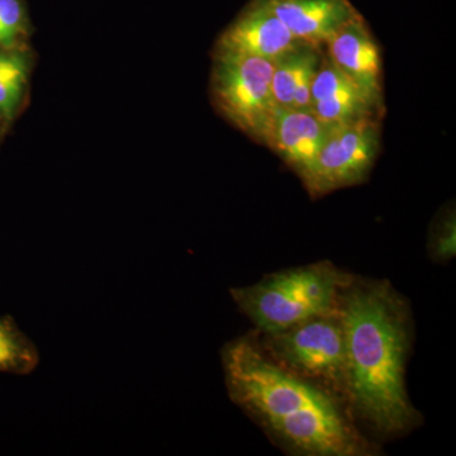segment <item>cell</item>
<instances>
[{"mask_svg": "<svg viewBox=\"0 0 456 456\" xmlns=\"http://www.w3.org/2000/svg\"><path fill=\"white\" fill-rule=\"evenodd\" d=\"M380 151L379 119L327 128L308 193L322 197L368 178Z\"/></svg>", "mask_w": 456, "mask_h": 456, "instance_id": "obj_6", "label": "cell"}, {"mask_svg": "<svg viewBox=\"0 0 456 456\" xmlns=\"http://www.w3.org/2000/svg\"><path fill=\"white\" fill-rule=\"evenodd\" d=\"M311 112L326 128H331L364 119H380L383 108L373 103L323 50L312 83Z\"/></svg>", "mask_w": 456, "mask_h": 456, "instance_id": "obj_8", "label": "cell"}, {"mask_svg": "<svg viewBox=\"0 0 456 456\" xmlns=\"http://www.w3.org/2000/svg\"><path fill=\"white\" fill-rule=\"evenodd\" d=\"M275 16L305 44L325 46L345 23L358 16L349 0H265Z\"/></svg>", "mask_w": 456, "mask_h": 456, "instance_id": "obj_11", "label": "cell"}, {"mask_svg": "<svg viewBox=\"0 0 456 456\" xmlns=\"http://www.w3.org/2000/svg\"><path fill=\"white\" fill-rule=\"evenodd\" d=\"M28 20L22 0H0V49L25 46Z\"/></svg>", "mask_w": 456, "mask_h": 456, "instance_id": "obj_15", "label": "cell"}, {"mask_svg": "<svg viewBox=\"0 0 456 456\" xmlns=\"http://www.w3.org/2000/svg\"><path fill=\"white\" fill-rule=\"evenodd\" d=\"M32 56L25 46L0 49V121L9 128L22 110Z\"/></svg>", "mask_w": 456, "mask_h": 456, "instance_id": "obj_13", "label": "cell"}, {"mask_svg": "<svg viewBox=\"0 0 456 456\" xmlns=\"http://www.w3.org/2000/svg\"><path fill=\"white\" fill-rule=\"evenodd\" d=\"M323 55V46L302 44L274 61L272 89L281 108L311 112V89Z\"/></svg>", "mask_w": 456, "mask_h": 456, "instance_id": "obj_12", "label": "cell"}, {"mask_svg": "<svg viewBox=\"0 0 456 456\" xmlns=\"http://www.w3.org/2000/svg\"><path fill=\"white\" fill-rule=\"evenodd\" d=\"M40 362L38 347L16 320L7 314L0 316V373L32 374Z\"/></svg>", "mask_w": 456, "mask_h": 456, "instance_id": "obj_14", "label": "cell"}, {"mask_svg": "<svg viewBox=\"0 0 456 456\" xmlns=\"http://www.w3.org/2000/svg\"><path fill=\"white\" fill-rule=\"evenodd\" d=\"M338 311L346 354L344 397L380 434L410 431L419 416L404 384L411 346L404 302L387 281L351 279Z\"/></svg>", "mask_w": 456, "mask_h": 456, "instance_id": "obj_2", "label": "cell"}, {"mask_svg": "<svg viewBox=\"0 0 456 456\" xmlns=\"http://www.w3.org/2000/svg\"><path fill=\"white\" fill-rule=\"evenodd\" d=\"M325 53L373 103L383 108L380 47L362 18L355 16L326 42Z\"/></svg>", "mask_w": 456, "mask_h": 456, "instance_id": "obj_9", "label": "cell"}, {"mask_svg": "<svg viewBox=\"0 0 456 456\" xmlns=\"http://www.w3.org/2000/svg\"><path fill=\"white\" fill-rule=\"evenodd\" d=\"M350 275L329 261L274 273L230 290L239 310L263 335L275 334L318 314L338 310Z\"/></svg>", "mask_w": 456, "mask_h": 456, "instance_id": "obj_3", "label": "cell"}, {"mask_svg": "<svg viewBox=\"0 0 456 456\" xmlns=\"http://www.w3.org/2000/svg\"><path fill=\"white\" fill-rule=\"evenodd\" d=\"M263 349L281 367L344 397L346 354L338 307L264 335Z\"/></svg>", "mask_w": 456, "mask_h": 456, "instance_id": "obj_5", "label": "cell"}, {"mask_svg": "<svg viewBox=\"0 0 456 456\" xmlns=\"http://www.w3.org/2000/svg\"><path fill=\"white\" fill-rule=\"evenodd\" d=\"M432 257L440 261L455 256V216L449 212L437 222L431 235Z\"/></svg>", "mask_w": 456, "mask_h": 456, "instance_id": "obj_16", "label": "cell"}, {"mask_svg": "<svg viewBox=\"0 0 456 456\" xmlns=\"http://www.w3.org/2000/svg\"><path fill=\"white\" fill-rule=\"evenodd\" d=\"M231 401L288 452L307 456L368 455L336 393L281 367L251 336L221 351Z\"/></svg>", "mask_w": 456, "mask_h": 456, "instance_id": "obj_1", "label": "cell"}, {"mask_svg": "<svg viewBox=\"0 0 456 456\" xmlns=\"http://www.w3.org/2000/svg\"><path fill=\"white\" fill-rule=\"evenodd\" d=\"M274 61L261 57L215 50L211 98L217 112L263 145L277 103L273 95Z\"/></svg>", "mask_w": 456, "mask_h": 456, "instance_id": "obj_4", "label": "cell"}, {"mask_svg": "<svg viewBox=\"0 0 456 456\" xmlns=\"http://www.w3.org/2000/svg\"><path fill=\"white\" fill-rule=\"evenodd\" d=\"M327 128L314 113L293 108H275L263 145L275 152L310 187Z\"/></svg>", "mask_w": 456, "mask_h": 456, "instance_id": "obj_7", "label": "cell"}, {"mask_svg": "<svg viewBox=\"0 0 456 456\" xmlns=\"http://www.w3.org/2000/svg\"><path fill=\"white\" fill-rule=\"evenodd\" d=\"M8 131V128L5 127L4 123L0 121V143H2L3 136H4L5 132Z\"/></svg>", "mask_w": 456, "mask_h": 456, "instance_id": "obj_17", "label": "cell"}, {"mask_svg": "<svg viewBox=\"0 0 456 456\" xmlns=\"http://www.w3.org/2000/svg\"><path fill=\"white\" fill-rule=\"evenodd\" d=\"M302 44L305 42L294 37L265 0H256L222 33L215 50L275 61Z\"/></svg>", "mask_w": 456, "mask_h": 456, "instance_id": "obj_10", "label": "cell"}]
</instances>
